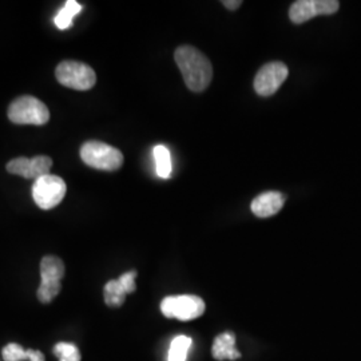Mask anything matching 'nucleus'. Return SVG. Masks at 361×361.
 <instances>
[{
	"instance_id": "nucleus-21",
	"label": "nucleus",
	"mask_w": 361,
	"mask_h": 361,
	"mask_svg": "<svg viewBox=\"0 0 361 361\" xmlns=\"http://www.w3.org/2000/svg\"><path fill=\"white\" fill-rule=\"evenodd\" d=\"M222 4L228 8V10H237L243 1L241 0H226V1H222Z\"/></svg>"
},
{
	"instance_id": "nucleus-5",
	"label": "nucleus",
	"mask_w": 361,
	"mask_h": 361,
	"mask_svg": "<svg viewBox=\"0 0 361 361\" xmlns=\"http://www.w3.org/2000/svg\"><path fill=\"white\" fill-rule=\"evenodd\" d=\"M61 85L74 90H90L97 83V74L90 66L77 61H63L55 70Z\"/></svg>"
},
{
	"instance_id": "nucleus-6",
	"label": "nucleus",
	"mask_w": 361,
	"mask_h": 361,
	"mask_svg": "<svg viewBox=\"0 0 361 361\" xmlns=\"http://www.w3.org/2000/svg\"><path fill=\"white\" fill-rule=\"evenodd\" d=\"M66 190L67 188L65 180L58 176L47 174L34 182L32 198L40 209L50 210L63 201Z\"/></svg>"
},
{
	"instance_id": "nucleus-1",
	"label": "nucleus",
	"mask_w": 361,
	"mask_h": 361,
	"mask_svg": "<svg viewBox=\"0 0 361 361\" xmlns=\"http://www.w3.org/2000/svg\"><path fill=\"white\" fill-rule=\"evenodd\" d=\"M176 63L186 86L194 91L205 90L213 78V67L207 56L193 46H180L174 54Z\"/></svg>"
},
{
	"instance_id": "nucleus-4",
	"label": "nucleus",
	"mask_w": 361,
	"mask_h": 361,
	"mask_svg": "<svg viewBox=\"0 0 361 361\" xmlns=\"http://www.w3.org/2000/svg\"><path fill=\"white\" fill-rule=\"evenodd\" d=\"M207 310L205 301L194 295L165 297L161 302V312L168 319L192 322L201 317Z\"/></svg>"
},
{
	"instance_id": "nucleus-15",
	"label": "nucleus",
	"mask_w": 361,
	"mask_h": 361,
	"mask_svg": "<svg viewBox=\"0 0 361 361\" xmlns=\"http://www.w3.org/2000/svg\"><path fill=\"white\" fill-rule=\"evenodd\" d=\"M82 11V6L75 0L66 1L65 7L55 16L54 22L59 30H67L73 25L74 18Z\"/></svg>"
},
{
	"instance_id": "nucleus-2",
	"label": "nucleus",
	"mask_w": 361,
	"mask_h": 361,
	"mask_svg": "<svg viewBox=\"0 0 361 361\" xmlns=\"http://www.w3.org/2000/svg\"><path fill=\"white\" fill-rule=\"evenodd\" d=\"M8 119L16 125H46L50 119L47 106L31 95H23L13 101L8 107Z\"/></svg>"
},
{
	"instance_id": "nucleus-18",
	"label": "nucleus",
	"mask_w": 361,
	"mask_h": 361,
	"mask_svg": "<svg viewBox=\"0 0 361 361\" xmlns=\"http://www.w3.org/2000/svg\"><path fill=\"white\" fill-rule=\"evenodd\" d=\"M61 289H62V284L58 281H42L39 285L37 296L40 302L49 304L59 295Z\"/></svg>"
},
{
	"instance_id": "nucleus-20",
	"label": "nucleus",
	"mask_w": 361,
	"mask_h": 361,
	"mask_svg": "<svg viewBox=\"0 0 361 361\" xmlns=\"http://www.w3.org/2000/svg\"><path fill=\"white\" fill-rule=\"evenodd\" d=\"M135 277H137V271H131L123 273V274L118 279L121 285L123 286V289L126 290V293H128V295H129V293H133V292H135V289H137V285H135Z\"/></svg>"
},
{
	"instance_id": "nucleus-11",
	"label": "nucleus",
	"mask_w": 361,
	"mask_h": 361,
	"mask_svg": "<svg viewBox=\"0 0 361 361\" xmlns=\"http://www.w3.org/2000/svg\"><path fill=\"white\" fill-rule=\"evenodd\" d=\"M212 355L216 360H237L241 353L235 348V335L233 332H224L214 338Z\"/></svg>"
},
{
	"instance_id": "nucleus-19",
	"label": "nucleus",
	"mask_w": 361,
	"mask_h": 361,
	"mask_svg": "<svg viewBox=\"0 0 361 361\" xmlns=\"http://www.w3.org/2000/svg\"><path fill=\"white\" fill-rule=\"evenodd\" d=\"M54 353L59 361H80V352L75 344L58 343L54 347Z\"/></svg>"
},
{
	"instance_id": "nucleus-7",
	"label": "nucleus",
	"mask_w": 361,
	"mask_h": 361,
	"mask_svg": "<svg viewBox=\"0 0 361 361\" xmlns=\"http://www.w3.org/2000/svg\"><path fill=\"white\" fill-rule=\"evenodd\" d=\"M340 3L337 0H298L289 10V18L293 23L301 25L317 15L337 13Z\"/></svg>"
},
{
	"instance_id": "nucleus-8",
	"label": "nucleus",
	"mask_w": 361,
	"mask_h": 361,
	"mask_svg": "<svg viewBox=\"0 0 361 361\" xmlns=\"http://www.w3.org/2000/svg\"><path fill=\"white\" fill-rule=\"evenodd\" d=\"M52 159L47 155H37L34 158H26V157H19L10 161L7 164V171L20 176L27 180H38L43 176L50 174L51 170Z\"/></svg>"
},
{
	"instance_id": "nucleus-17",
	"label": "nucleus",
	"mask_w": 361,
	"mask_h": 361,
	"mask_svg": "<svg viewBox=\"0 0 361 361\" xmlns=\"http://www.w3.org/2000/svg\"><path fill=\"white\" fill-rule=\"evenodd\" d=\"M192 347V338L188 336H177L169 349V361H186L188 352Z\"/></svg>"
},
{
	"instance_id": "nucleus-14",
	"label": "nucleus",
	"mask_w": 361,
	"mask_h": 361,
	"mask_svg": "<svg viewBox=\"0 0 361 361\" xmlns=\"http://www.w3.org/2000/svg\"><path fill=\"white\" fill-rule=\"evenodd\" d=\"M155 159V170L159 178L168 180L173 171L170 150L164 145H157L153 150Z\"/></svg>"
},
{
	"instance_id": "nucleus-16",
	"label": "nucleus",
	"mask_w": 361,
	"mask_h": 361,
	"mask_svg": "<svg viewBox=\"0 0 361 361\" xmlns=\"http://www.w3.org/2000/svg\"><path fill=\"white\" fill-rule=\"evenodd\" d=\"M126 295L128 293L119 280H111L104 285V302L111 308L121 307L126 300Z\"/></svg>"
},
{
	"instance_id": "nucleus-13",
	"label": "nucleus",
	"mask_w": 361,
	"mask_h": 361,
	"mask_svg": "<svg viewBox=\"0 0 361 361\" xmlns=\"http://www.w3.org/2000/svg\"><path fill=\"white\" fill-rule=\"evenodd\" d=\"M4 361H44V355L35 349H25L19 344L11 343L3 348Z\"/></svg>"
},
{
	"instance_id": "nucleus-10",
	"label": "nucleus",
	"mask_w": 361,
	"mask_h": 361,
	"mask_svg": "<svg viewBox=\"0 0 361 361\" xmlns=\"http://www.w3.org/2000/svg\"><path fill=\"white\" fill-rule=\"evenodd\" d=\"M285 204V195L280 192L259 194L252 202V212L259 219H268L277 214Z\"/></svg>"
},
{
	"instance_id": "nucleus-9",
	"label": "nucleus",
	"mask_w": 361,
	"mask_h": 361,
	"mask_svg": "<svg viewBox=\"0 0 361 361\" xmlns=\"http://www.w3.org/2000/svg\"><path fill=\"white\" fill-rule=\"evenodd\" d=\"M288 77V67L281 62L262 66L255 78V90L261 97H269L280 89Z\"/></svg>"
},
{
	"instance_id": "nucleus-3",
	"label": "nucleus",
	"mask_w": 361,
	"mask_h": 361,
	"mask_svg": "<svg viewBox=\"0 0 361 361\" xmlns=\"http://www.w3.org/2000/svg\"><path fill=\"white\" fill-rule=\"evenodd\" d=\"M80 158L87 166L104 171L118 170L123 164V155L116 147L98 141L83 143Z\"/></svg>"
},
{
	"instance_id": "nucleus-12",
	"label": "nucleus",
	"mask_w": 361,
	"mask_h": 361,
	"mask_svg": "<svg viewBox=\"0 0 361 361\" xmlns=\"http://www.w3.org/2000/svg\"><path fill=\"white\" fill-rule=\"evenodd\" d=\"M40 277L42 281H58L61 283L65 277V264L56 256H46L40 261Z\"/></svg>"
}]
</instances>
